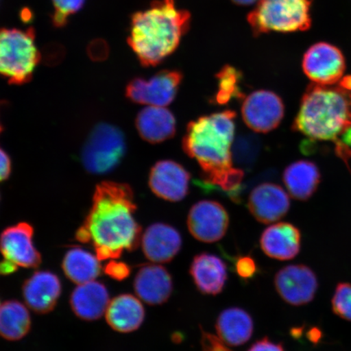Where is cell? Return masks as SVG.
Masks as SVG:
<instances>
[{
    "label": "cell",
    "instance_id": "obj_36",
    "mask_svg": "<svg viewBox=\"0 0 351 351\" xmlns=\"http://www.w3.org/2000/svg\"><path fill=\"white\" fill-rule=\"evenodd\" d=\"M12 164L10 156L0 148V182L5 181L10 177Z\"/></svg>",
    "mask_w": 351,
    "mask_h": 351
},
{
    "label": "cell",
    "instance_id": "obj_21",
    "mask_svg": "<svg viewBox=\"0 0 351 351\" xmlns=\"http://www.w3.org/2000/svg\"><path fill=\"white\" fill-rule=\"evenodd\" d=\"M136 128L144 141L159 144L173 138L177 133V121L165 107L148 106L136 117Z\"/></svg>",
    "mask_w": 351,
    "mask_h": 351
},
{
    "label": "cell",
    "instance_id": "obj_10",
    "mask_svg": "<svg viewBox=\"0 0 351 351\" xmlns=\"http://www.w3.org/2000/svg\"><path fill=\"white\" fill-rule=\"evenodd\" d=\"M284 115L282 98L270 90L254 91L243 99L241 105L245 124L256 133L266 134L278 128Z\"/></svg>",
    "mask_w": 351,
    "mask_h": 351
},
{
    "label": "cell",
    "instance_id": "obj_8",
    "mask_svg": "<svg viewBox=\"0 0 351 351\" xmlns=\"http://www.w3.org/2000/svg\"><path fill=\"white\" fill-rule=\"evenodd\" d=\"M183 80L178 70H162L150 79L135 77L128 83L125 95L131 102L166 107L172 104Z\"/></svg>",
    "mask_w": 351,
    "mask_h": 351
},
{
    "label": "cell",
    "instance_id": "obj_14",
    "mask_svg": "<svg viewBox=\"0 0 351 351\" xmlns=\"http://www.w3.org/2000/svg\"><path fill=\"white\" fill-rule=\"evenodd\" d=\"M190 181V173L178 162L170 160L156 162L149 175V186L154 194L173 203L185 199Z\"/></svg>",
    "mask_w": 351,
    "mask_h": 351
},
{
    "label": "cell",
    "instance_id": "obj_1",
    "mask_svg": "<svg viewBox=\"0 0 351 351\" xmlns=\"http://www.w3.org/2000/svg\"><path fill=\"white\" fill-rule=\"evenodd\" d=\"M133 190L127 184L104 182L95 189L91 208L76 239L94 247L99 261L117 260L141 241V227L134 214Z\"/></svg>",
    "mask_w": 351,
    "mask_h": 351
},
{
    "label": "cell",
    "instance_id": "obj_23",
    "mask_svg": "<svg viewBox=\"0 0 351 351\" xmlns=\"http://www.w3.org/2000/svg\"><path fill=\"white\" fill-rule=\"evenodd\" d=\"M106 319L114 330L131 332L142 326L145 319V308L138 298L125 293L110 301Z\"/></svg>",
    "mask_w": 351,
    "mask_h": 351
},
{
    "label": "cell",
    "instance_id": "obj_22",
    "mask_svg": "<svg viewBox=\"0 0 351 351\" xmlns=\"http://www.w3.org/2000/svg\"><path fill=\"white\" fill-rule=\"evenodd\" d=\"M110 302L108 291L102 283L95 282L78 285L70 298L73 313L79 318L95 320L102 317Z\"/></svg>",
    "mask_w": 351,
    "mask_h": 351
},
{
    "label": "cell",
    "instance_id": "obj_39",
    "mask_svg": "<svg viewBox=\"0 0 351 351\" xmlns=\"http://www.w3.org/2000/svg\"><path fill=\"white\" fill-rule=\"evenodd\" d=\"M340 86L345 89L351 91V76L345 77L341 79Z\"/></svg>",
    "mask_w": 351,
    "mask_h": 351
},
{
    "label": "cell",
    "instance_id": "obj_26",
    "mask_svg": "<svg viewBox=\"0 0 351 351\" xmlns=\"http://www.w3.org/2000/svg\"><path fill=\"white\" fill-rule=\"evenodd\" d=\"M97 256L79 247H73L65 254L62 267L67 278L81 285L93 282L100 274L101 265Z\"/></svg>",
    "mask_w": 351,
    "mask_h": 351
},
{
    "label": "cell",
    "instance_id": "obj_9",
    "mask_svg": "<svg viewBox=\"0 0 351 351\" xmlns=\"http://www.w3.org/2000/svg\"><path fill=\"white\" fill-rule=\"evenodd\" d=\"M305 75L319 85H335L346 70V60L341 51L332 44L320 42L305 52L302 63Z\"/></svg>",
    "mask_w": 351,
    "mask_h": 351
},
{
    "label": "cell",
    "instance_id": "obj_35",
    "mask_svg": "<svg viewBox=\"0 0 351 351\" xmlns=\"http://www.w3.org/2000/svg\"><path fill=\"white\" fill-rule=\"evenodd\" d=\"M247 351H285L283 346L271 341L269 337H263L258 340L248 349Z\"/></svg>",
    "mask_w": 351,
    "mask_h": 351
},
{
    "label": "cell",
    "instance_id": "obj_5",
    "mask_svg": "<svg viewBox=\"0 0 351 351\" xmlns=\"http://www.w3.org/2000/svg\"><path fill=\"white\" fill-rule=\"evenodd\" d=\"M40 60L34 28H0V75L10 84L22 85L32 80Z\"/></svg>",
    "mask_w": 351,
    "mask_h": 351
},
{
    "label": "cell",
    "instance_id": "obj_15",
    "mask_svg": "<svg viewBox=\"0 0 351 351\" xmlns=\"http://www.w3.org/2000/svg\"><path fill=\"white\" fill-rule=\"evenodd\" d=\"M247 207L257 221L265 225L280 221L291 208V200L284 189L274 183H263L251 192Z\"/></svg>",
    "mask_w": 351,
    "mask_h": 351
},
{
    "label": "cell",
    "instance_id": "obj_19",
    "mask_svg": "<svg viewBox=\"0 0 351 351\" xmlns=\"http://www.w3.org/2000/svg\"><path fill=\"white\" fill-rule=\"evenodd\" d=\"M260 243L266 256L278 261H291L300 252L301 232L291 223H276L263 232Z\"/></svg>",
    "mask_w": 351,
    "mask_h": 351
},
{
    "label": "cell",
    "instance_id": "obj_13",
    "mask_svg": "<svg viewBox=\"0 0 351 351\" xmlns=\"http://www.w3.org/2000/svg\"><path fill=\"white\" fill-rule=\"evenodd\" d=\"M33 238L34 229L28 223L8 227L0 234V252L4 260L25 269L40 265L41 254L35 247Z\"/></svg>",
    "mask_w": 351,
    "mask_h": 351
},
{
    "label": "cell",
    "instance_id": "obj_16",
    "mask_svg": "<svg viewBox=\"0 0 351 351\" xmlns=\"http://www.w3.org/2000/svg\"><path fill=\"white\" fill-rule=\"evenodd\" d=\"M144 256L155 263H169L181 251L182 239L174 227L165 223L149 226L142 237Z\"/></svg>",
    "mask_w": 351,
    "mask_h": 351
},
{
    "label": "cell",
    "instance_id": "obj_20",
    "mask_svg": "<svg viewBox=\"0 0 351 351\" xmlns=\"http://www.w3.org/2000/svg\"><path fill=\"white\" fill-rule=\"evenodd\" d=\"M190 274L199 291L207 295L221 293L228 278L226 263L209 253H200L193 258Z\"/></svg>",
    "mask_w": 351,
    "mask_h": 351
},
{
    "label": "cell",
    "instance_id": "obj_24",
    "mask_svg": "<svg viewBox=\"0 0 351 351\" xmlns=\"http://www.w3.org/2000/svg\"><path fill=\"white\" fill-rule=\"evenodd\" d=\"M318 167L309 160L289 165L283 173V182L293 199L306 201L317 191L320 182Z\"/></svg>",
    "mask_w": 351,
    "mask_h": 351
},
{
    "label": "cell",
    "instance_id": "obj_12",
    "mask_svg": "<svg viewBox=\"0 0 351 351\" xmlns=\"http://www.w3.org/2000/svg\"><path fill=\"white\" fill-rule=\"evenodd\" d=\"M276 292L287 304L300 306L308 304L317 295L318 279L314 271L304 265L282 267L274 278Z\"/></svg>",
    "mask_w": 351,
    "mask_h": 351
},
{
    "label": "cell",
    "instance_id": "obj_18",
    "mask_svg": "<svg viewBox=\"0 0 351 351\" xmlns=\"http://www.w3.org/2000/svg\"><path fill=\"white\" fill-rule=\"evenodd\" d=\"M62 291L60 280L53 273L39 271L25 280L22 293L25 304L39 314L54 309Z\"/></svg>",
    "mask_w": 351,
    "mask_h": 351
},
{
    "label": "cell",
    "instance_id": "obj_31",
    "mask_svg": "<svg viewBox=\"0 0 351 351\" xmlns=\"http://www.w3.org/2000/svg\"><path fill=\"white\" fill-rule=\"evenodd\" d=\"M332 309L337 317L351 322V284L337 285L332 298Z\"/></svg>",
    "mask_w": 351,
    "mask_h": 351
},
{
    "label": "cell",
    "instance_id": "obj_42",
    "mask_svg": "<svg viewBox=\"0 0 351 351\" xmlns=\"http://www.w3.org/2000/svg\"><path fill=\"white\" fill-rule=\"evenodd\" d=\"M1 131H2V126H1V124H0V133H1Z\"/></svg>",
    "mask_w": 351,
    "mask_h": 351
},
{
    "label": "cell",
    "instance_id": "obj_25",
    "mask_svg": "<svg viewBox=\"0 0 351 351\" xmlns=\"http://www.w3.org/2000/svg\"><path fill=\"white\" fill-rule=\"evenodd\" d=\"M216 330L219 339L228 346H243L252 339L253 319L247 311L239 307H230L219 315Z\"/></svg>",
    "mask_w": 351,
    "mask_h": 351
},
{
    "label": "cell",
    "instance_id": "obj_40",
    "mask_svg": "<svg viewBox=\"0 0 351 351\" xmlns=\"http://www.w3.org/2000/svg\"><path fill=\"white\" fill-rule=\"evenodd\" d=\"M232 2L238 4V5L247 6L251 5L254 3H256L258 0H232Z\"/></svg>",
    "mask_w": 351,
    "mask_h": 351
},
{
    "label": "cell",
    "instance_id": "obj_6",
    "mask_svg": "<svg viewBox=\"0 0 351 351\" xmlns=\"http://www.w3.org/2000/svg\"><path fill=\"white\" fill-rule=\"evenodd\" d=\"M313 0H258L247 16L254 35L306 32L311 25Z\"/></svg>",
    "mask_w": 351,
    "mask_h": 351
},
{
    "label": "cell",
    "instance_id": "obj_30",
    "mask_svg": "<svg viewBox=\"0 0 351 351\" xmlns=\"http://www.w3.org/2000/svg\"><path fill=\"white\" fill-rule=\"evenodd\" d=\"M54 11L51 22L56 28H63L67 25L69 17L80 11L86 0H51Z\"/></svg>",
    "mask_w": 351,
    "mask_h": 351
},
{
    "label": "cell",
    "instance_id": "obj_28",
    "mask_svg": "<svg viewBox=\"0 0 351 351\" xmlns=\"http://www.w3.org/2000/svg\"><path fill=\"white\" fill-rule=\"evenodd\" d=\"M262 143L258 136L245 134L239 136L232 147V162L237 168L251 170L260 157Z\"/></svg>",
    "mask_w": 351,
    "mask_h": 351
},
{
    "label": "cell",
    "instance_id": "obj_34",
    "mask_svg": "<svg viewBox=\"0 0 351 351\" xmlns=\"http://www.w3.org/2000/svg\"><path fill=\"white\" fill-rule=\"evenodd\" d=\"M105 273L112 278L122 280L128 278L131 273L130 267L125 263L112 260L105 267Z\"/></svg>",
    "mask_w": 351,
    "mask_h": 351
},
{
    "label": "cell",
    "instance_id": "obj_7",
    "mask_svg": "<svg viewBox=\"0 0 351 351\" xmlns=\"http://www.w3.org/2000/svg\"><path fill=\"white\" fill-rule=\"evenodd\" d=\"M124 134L117 127L100 124L92 130L82 151V163L88 172L103 174L116 168L125 156Z\"/></svg>",
    "mask_w": 351,
    "mask_h": 351
},
{
    "label": "cell",
    "instance_id": "obj_32",
    "mask_svg": "<svg viewBox=\"0 0 351 351\" xmlns=\"http://www.w3.org/2000/svg\"><path fill=\"white\" fill-rule=\"evenodd\" d=\"M234 270L241 279L252 280L258 273V266L252 256H239L234 261Z\"/></svg>",
    "mask_w": 351,
    "mask_h": 351
},
{
    "label": "cell",
    "instance_id": "obj_41",
    "mask_svg": "<svg viewBox=\"0 0 351 351\" xmlns=\"http://www.w3.org/2000/svg\"><path fill=\"white\" fill-rule=\"evenodd\" d=\"M172 339L175 341V342H181L182 339V335H179L178 332L175 333V335L173 336Z\"/></svg>",
    "mask_w": 351,
    "mask_h": 351
},
{
    "label": "cell",
    "instance_id": "obj_2",
    "mask_svg": "<svg viewBox=\"0 0 351 351\" xmlns=\"http://www.w3.org/2000/svg\"><path fill=\"white\" fill-rule=\"evenodd\" d=\"M236 117L235 112L226 110L189 123L182 148L199 165L205 188L217 186L239 203L244 171L235 168L232 162Z\"/></svg>",
    "mask_w": 351,
    "mask_h": 351
},
{
    "label": "cell",
    "instance_id": "obj_17",
    "mask_svg": "<svg viewBox=\"0 0 351 351\" xmlns=\"http://www.w3.org/2000/svg\"><path fill=\"white\" fill-rule=\"evenodd\" d=\"M134 288L136 295L147 304H164L173 291L172 276L163 266L144 265L135 276Z\"/></svg>",
    "mask_w": 351,
    "mask_h": 351
},
{
    "label": "cell",
    "instance_id": "obj_37",
    "mask_svg": "<svg viewBox=\"0 0 351 351\" xmlns=\"http://www.w3.org/2000/svg\"><path fill=\"white\" fill-rule=\"evenodd\" d=\"M15 265H13L10 261L3 260L0 261V276H7L14 274L17 270Z\"/></svg>",
    "mask_w": 351,
    "mask_h": 351
},
{
    "label": "cell",
    "instance_id": "obj_4",
    "mask_svg": "<svg viewBox=\"0 0 351 351\" xmlns=\"http://www.w3.org/2000/svg\"><path fill=\"white\" fill-rule=\"evenodd\" d=\"M351 126V91L335 85L307 86L293 130L311 139L335 141Z\"/></svg>",
    "mask_w": 351,
    "mask_h": 351
},
{
    "label": "cell",
    "instance_id": "obj_11",
    "mask_svg": "<svg viewBox=\"0 0 351 351\" xmlns=\"http://www.w3.org/2000/svg\"><path fill=\"white\" fill-rule=\"evenodd\" d=\"M229 225V213L217 201L197 202L192 206L188 214V230L202 243H213L222 239Z\"/></svg>",
    "mask_w": 351,
    "mask_h": 351
},
{
    "label": "cell",
    "instance_id": "obj_3",
    "mask_svg": "<svg viewBox=\"0 0 351 351\" xmlns=\"http://www.w3.org/2000/svg\"><path fill=\"white\" fill-rule=\"evenodd\" d=\"M191 13L175 0H156L147 10L131 16L128 43L144 67L163 62L177 50L190 27Z\"/></svg>",
    "mask_w": 351,
    "mask_h": 351
},
{
    "label": "cell",
    "instance_id": "obj_38",
    "mask_svg": "<svg viewBox=\"0 0 351 351\" xmlns=\"http://www.w3.org/2000/svg\"><path fill=\"white\" fill-rule=\"evenodd\" d=\"M342 142L351 148V126L350 128L345 132L341 136Z\"/></svg>",
    "mask_w": 351,
    "mask_h": 351
},
{
    "label": "cell",
    "instance_id": "obj_29",
    "mask_svg": "<svg viewBox=\"0 0 351 351\" xmlns=\"http://www.w3.org/2000/svg\"><path fill=\"white\" fill-rule=\"evenodd\" d=\"M241 73L230 65H226L217 74L218 90L215 95V102L219 105L227 104L232 99H244L241 89Z\"/></svg>",
    "mask_w": 351,
    "mask_h": 351
},
{
    "label": "cell",
    "instance_id": "obj_33",
    "mask_svg": "<svg viewBox=\"0 0 351 351\" xmlns=\"http://www.w3.org/2000/svg\"><path fill=\"white\" fill-rule=\"evenodd\" d=\"M201 346L203 351H232L219 337L201 328Z\"/></svg>",
    "mask_w": 351,
    "mask_h": 351
},
{
    "label": "cell",
    "instance_id": "obj_27",
    "mask_svg": "<svg viewBox=\"0 0 351 351\" xmlns=\"http://www.w3.org/2000/svg\"><path fill=\"white\" fill-rule=\"evenodd\" d=\"M32 319L27 307L16 300L0 305V336L7 340L23 339L29 331Z\"/></svg>",
    "mask_w": 351,
    "mask_h": 351
}]
</instances>
